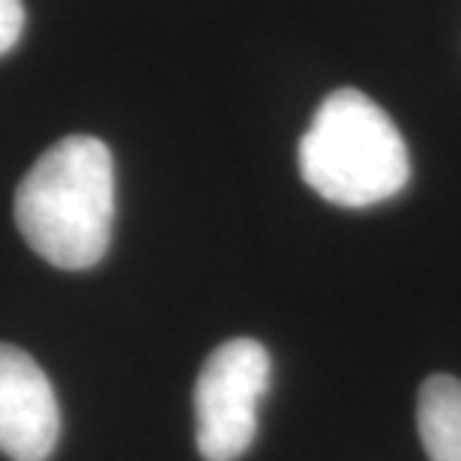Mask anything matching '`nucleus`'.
<instances>
[{
	"mask_svg": "<svg viewBox=\"0 0 461 461\" xmlns=\"http://www.w3.org/2000/svg\"><path fill=\"white\" fill-rule=\"evenodd\" d=\"M270 368V354L255 339H228L204 359L195 381V444L204 461H237L249 453Z\"/></svg>",
	"mask_w": 461,
	"mask_h": 461,
	"instance_id": "3",
	"label": "nucleus"
},
{
	"mask_svg": "<svg viewBox=\"0 0 461 461\" xmlns=\"http://www.w3.org/2000/svg\"><path fill=\"white\" fill-rule=\"evenodd\" d=\"M417 429L431 461H461V381L435 375L417 399Z\"/></svg>",
	"mask_w": 461,
	"mask_h": 461,
	"instance_id": "5",
	"label": "nucleus"
},
{
	"mask_svg": "<svg viewBox=\"0 0 461 461\" xmlns=\"http://www.w3.org/2000/svg\"><path fill=\"white\" fill-rule=\"evenodd\" d=\"M60 438V408L51 381L27 350L0 342V453L45 461Z\"/></svg>",
	"mask_w": 461,
	"mask_h": 461,
	"instance_id": "4",
	"label": "nucleus"
},
{
	"mask_svg": "<svg viewBox=\"0 0 461 461\" xmlns=\"http://www.w3.org/2000/svg\"><path fill=\"white\" fill-rule=\"evenodd\" d=\"M24 33L22 0H0V54H6Z\"/></svg>",
	"mask_w": 461,
	"mask_h": 461,
	"instance_id": "6",
	"label": "nucleus"
},
{
	"mask_svg": "<svg viewBox=\"0 0 461 461\" xmlns=\"http://www.w3.org/2000/svg\"><path fill=\"white\" fill-rule=\"evenodd\" d=\"M300 174L309 189L339 207H372L395 198L411 180L408 144L363 90H333L300 138Z\"/></svg>",
	"mask_w": 461,
	"mask_h": 461,
	"instance_id": "2",
	"label": "nucleus"
},
{
	"mask_svg": "<svg viewBox=\"0 0 461 461\" xmlns=\"http://www.w3.org/2000/svg\"><path fill=\"white\" fill-rule=\"evenodd\" d=\"M114 210V159L94 135L60 138L15 189L18 230L36 255L60 270H87L103 261Z\"/></svg>",
	"mask_w": 461,
	"mask_h": 461,
	"instance_id": "1",
	"label": "nucleus"
}]
</instances>
